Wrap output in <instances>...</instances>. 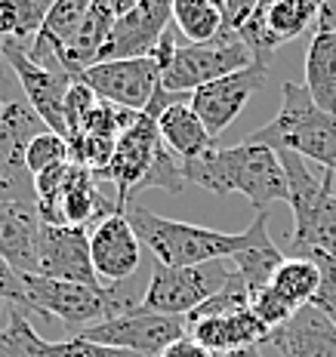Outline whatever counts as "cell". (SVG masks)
<instances>
[{
    "label": "cell",
    "mask_w": 336,
    "mask_h": 357,
    "mask_svg": "<svg viewBox=\"0 0 336 357\" xmlns=\"http://www.w3.org/2000/svg\"><path fill=\"white\" fill-rule=\"evenodd\" d=\"M247 65H253V56L238 34H226L213 43H189L176 47L170 65L161 71V86L176 96H191L204 84H213Z\"/></svg>",
    "instance_id": "6"
},
{
    "label": "cell",
    "mask_w": 336,
    "mask_h": 357,
    "mask_svg": "<svg viewBox=\"0 0 336 357\" xmlns=\"http://www.w3.org/2000/svg\"><path fill=\"white\" fill-rule=\"evenodd\" d=\"M185 182H189V178H185L182 158H176V154L161 142V148H158V154H154V160H152V167H148L145 178L136 185V191H133V195H139V191H145V188H163V191H170V195H179V191L185 188Z\"/></svg>",
    "instance_id": "28"
},
{
    "label": "cell",
    "mask_w": 336,
    "mask_h": 357,
    "mask_svg": "<svg viewBox=\"0 0 336 357\" xmlns=\"http://www.w3.org/2000/svg\"><path fill=\"white\" fill-rule=\"evenodd\" d=\"M321 287V268L315 259L309 256H290L284 259L281 268L275 271L272 284H268V289H275V293L281 296L287 305H293L296 311L309 308L312 299H315Z\"/></svg>",
    "instance_id": "23"
},
{
    "label": "cell",
    "mask_w": 336,
    "mask_h": 357,
    "mask_svg": "<svg viewBox=\"0 0 336 357\" xmlns=\"http://www.w3.org/2000/svg\"><path fill=\"white\" fill-rule=\"evenodd\" d=\"M50 357H139L124 348H111V345H99V342H89L84 336H71L65 342H50Z\"/></svg>",
    "instance_id": "33"
},
{
    "label": "cell",
    "mask_w": 336,
    "mask_h": 357,
    "mask_svg": "<svg viewBox=\"0 0 336 357\" xmlns=\"http://www.w3.org/2000/svg\"><path fill=\"white\" fill-rule=\"evenodd\" d=\"M173 25L189 43H213L231 34L226 13L213 0H173Z\"/></svg>",
    "instance_id": "22"
},
{
    "label": "cell",
    "mask_w": 336,
    "mask_h": 357,
    "mask_svg": "<svg viewBox=\"0 0 336 357\" xmlns=\"http://www.w3.org/2000/svg\"><path fill=\"white\" fill-rule=\"evenodd\" d=\"M47 130L41 114L28 102H3L0 105V204H34L37 188L34 173L28 169V145Z\"/></svg>",
    "instance_id": "5"
},
{
    "label": "cell",
    "mask_w": 336,
    "mask_h": 357,
    "mask_svg": "<svg viewBox=\"0 0 336 357\" xmlns=\"http://www.w3.org/2000/svg\"><path fill=\"white\" fill-rule=\"evenodd\" d=\"M50 342L37 336L31 326V311L10 305L6 324L0 326V357H50Z\"/></svg>",
    "instance_id": "24"
},
{
    "label": "cell",
    "mask_w": 336,
    "mask_h": 357,
    "mask_svg": "<svg viewBox=\"0 0 336 357\" xmlns=\"http://www.w3.org/2000/svg\"><path fill=\"white\" fill-rule=\"evenodd\" d=\"M250 308V289L244 284V278L238 271L228 274L226 287L219 289V293H213L207 302H200L195 311H191L189 317H185V324H195V321H207V317H222V314H235V311H244Z\"/></svg>",
    "instance_id": "27"
},
{
    "label": "cell",
    "mask_w": 336,
    "mask_h": 357,
    "mask_svg": "<svg viewBox=\"0 0 336 357\" xmlns=\"http://www.w3.org/2000/svg\"><path fill=\"white\" fill-rule=\"evenodd\" d=\"M158 148H161L158 121L148 117V114H136V121H133L121 136H117L115 151H111L108 163L93 173L99 182L102 178L115 182V188H117L115 204H117V210L121 213H126L133 191H136V185L145 178L148 167H152V160H154V154H158Z\"/></svg>",
    "instance_id": "10"
},
{
    "label": "cell",
    "mask_w": 336,
    "mask_h": 357,
    "mask_svg": "<svg viewBox=\"0 0 336 357\" xmlns=\"http://www.w3.org/2000/svg\"><path fill=\"white\" fill-rule=\"evenodd\" d=\"M47 6L41 0H0V34L10 40H31L41 34Z\"/></svg>",
    "instance_id": "26"
},
{
    "label": "cell",
    "mask_w": 336,
    "mask_h": 357,
    "mask_svg": "<svg viewBox=\"0 0 336 357\" xmlns=\"http://www.w3.org/2000/svg\"><path fill=\"white\" fill-rule=\"evenodd\" d=\"M259 6V0H222V13H226V28L231 34H238V28L244 25L253 10Z\"/></svg>",
    "instance_id": "35"
},
{
    "label": "cell",
    "mask_w": 336,
    "mask_h": 357,
    "mask_svg": "<svg viewBox=\"0 0 336 357\" xmlns=\"http://www.w3.org/2000/svg\"><path fill=\"white\" fill-rule=\"evenodd\" d=\"M213 3H219V6H222V0H213Z\"/></svg>",
    "instance_id": "42"
},
{
    "label": "cell",
    "mask_w": 336,
    "mask_h": 357,
    "mask_svg": "<svg viewBox=\"0 0 336 357\" xmlns=\"http://www.w3.org/2000/svg\"><path fill=\"white\" fill-rule=\"evenodd\" d=\"M309 259H315L318 268H321V287H318V293H315V299H312L309 308L321 311V314L336 326V262L327 256H321V252H312Z\"/></svg>",
    "instance_id": "32"
},
{
    "label": "cell",
    "mask_w": 336,
    "mask_h": 357,
    "mask_svg": "<svg viewBox=\"0 0 336 357\" xmlns=\"http://www.w3.org/2000/svg\"><path fill=\"white\" fill-rule=\"evenodd\" d=\"M126 219H130L142 247L152 250L154 262L167 268H189V265L216 262V259H231L241 250H247L268 237L265 210H256V219L241 234H226V231H216V228L191 225V222H176L145 210V206L126 210Z\"/></svg>",
    "instance_id": "1"
},
{
    "label": "cell",
    "mask_w": 336,
    "mask_h": 357,
    "mask_svg": "<svg viewBox=\"0 0 336 357\" xmlns=\"http://www.w3.org/2000/svg\"><path fill=\"white\" fill-rule=\"evenodd\" d=\"M0 299L10 302V305H22L25 308L28 302V293H25V271L13 268L0 256Z\"/></svg>",
    "instance_id": "34"
},
{
    "label": "cell",
    "mask_w": 336,
    "mask_h": 357,
    "mask_svg": "<svg viewBox=\"0 0 336 357\" xmlns=\"http://www.w3.org/2000/svg\"><path fill=\"white\" fill-rule=\"evenodd\" d=\"M185 178L204 191L226 197L244 195L256 210H265L275 200H287V176H284L278 151L244 139L241 145L210 148L195 160H185Z\"/></svg>",
    "instance_id": "2"
},
{
    "label": "cell",
    "mask_w": 336,
    "mask_h": 357,
    "mask_svg": "<svg viewBox=\"0 0 336 357\" xmlns=\"http://www.w3.org/2000/svg\"><path fill=\"white\" fill-rule=\"evenodd\" d=\"M228 274H231L228 259H216V262L189 265V268H167L154 262L139 308L152 311V314L189 317L200 302H207L213 293H219L226 287Z\"/></svg>",
    "instance_id": "4"
},
{
    "label": "cell",
    "mask_w": 336,
    "mask_h": 357,
    "mask_svg": "<svg viewBox=\"0 0 336 357\" xmlns=\"http://www.w3.org/2000/svg\"><path fill=\"white\" fill-rule=\"evenodd\" d=\"M281 96V111L250 132L247 142L268 145L272 151H293L336 173V111L318 108L309 89L293 80H284Z\"/></svg>",
    "instance_id": "3"
},
{
    "label": "cell",
    "mask_w": 336,
    "mask_h": 357,
    "mask_svg": "<svg viewBox=\"0 0 336 357\" xmlns=\"http://www.w3.org/2000/svg\"><path fill=\"white\" fill-rule=\"evenodd\" d=\"M219 357H265L259 351V345H250V348H238V351H228V354H219Z\"/></svg>",
    "instance_id": "40"
},
{
    "label": "cell",
    "mask_w": 336,
    "mask_h": 357,
    "mask_svg": "<svg viewBox=\"0 0 336 357\" xmlns=\"http://www.w3.org/2000/svg\"><path fill=\"white\" fill-rule=\"evenodd\" d=\"M108 3H111V13H115V16L121 19V16H126V13L136 10L142 0H108Z\"/></svg>",
    "instance_id": "38"
},
{
    "label": "cell",
    "mask_w": 336,
    "mask_h": 357,
    "mask_svg": "<svg viewBox=\"0 0 336 357\" xmlns=\"http://www.w3.org/2000/svg\"><path fill=\"white\" fill-rule=\"evenodd\" d=\"M189 336L200 342L210 354H228L238 348H250V345H263L272 336V330L253 314V308L235 311V314H222V317H207V321L189 324Z\"/></svg>",
    "instance_id": "17"
},
{
    "label": "cell",
    "mask_w": 336,
    "mask_h": 357,
    "mask_svg": "<svg viewBox=\"0 0 336 357\" xmlns=\"http://www.w3.org/2000/svg\"><path fill=\"white\" fill-rule=\"evenodd\" d=\"M161 357H216V354H210L200 342H195L191 336H182V339H176L170 348H163Z\"/></svg>",
    "instance_id": "36"
},
{
    "label": "cell",
    "mask_w": 336,
    "mask_h": 357,
    "mask_svg": "<svg viewBox=\"0 0 336 357\" xmlns=\"http://www.w3.org/2000/svg\"><path fill=\"white\" fill-rule=\"evenodd\" d=\"M3 305H10V302H3V299H0V314H3Z\"/></svg>",
    "instance_id": "41"
},
{
    "label": "cell",
    "mask_w": 336,
    "mask_h": 357,
    "mask_svg": "<svg viewBox=\"0 0 336 357\" xmlns=\"http://www.w3.org/2000/svg\"><path fill=\"white\" fill-rule=\"evenodd\" d=\"M71 77L87 84L96 93V99L142 114L161 86V65L152 56L115 59V62L87 65V68H80Z\"/></svg>",
    "instance_id": "7"
},
{
    "label": "cell",
    "mask_w": 336,
    "mask_h": 357,
    "mask_svg": "<svg viewBox=\"0 0 336 357\" xmlns=\"http://www.w3.org/2000/svg\"><path fill=\"white\" fill-rule=\"evenodd\" d=\"M0 53H3L6 65L13 68L22 89H25V102L41 114L47 130L68 139V126H65V117H62V102H65V93H68L74 77L68 71H53L50 65L34 62V59L28 56L25 43L10 40V37H3Z\"/></svg>",
    "instance_id": "9"
},
{
    "label": "cell",
    "mask_w": 336,
    "mask_h": 357,
    "mask_svg": "<svg viewBox=\"0 0 336 357\" xmlns=\"http://www.w3.org/2000/svg\"><path fill=\"white\" fill-rule=\"evenodd\" d=\"M47 219L34 204H0V256L25 274L37 271V247Z\"/></svg>",
    "instance_id": "15"
},
{
    "label": "cell",
    "mask_w": 336,
    "mask_h": 357,
    "mask_svg": "<svg viewBox=\"0 0 336 357\" xmlns=\"http://www.w3.org/2000/svg\"><path fill=\"white\" fill-rule=\"evenodd\" d=\"M293 3L300 6L305 16H312V19L318 22V16H321V6H324V0H293Z\"/></svg>",
    "instance_id": "39"
},
{
    "label": "cell",
    "mask_w": 336,
    "mask_h": 357,
    "mask_svg": "<svg viewBox=\"0 0 336 357\" xmlns=\"http://www.w3.org/2000/svg\"><path fill=\"white\" fill-rule=\"evenodd\" d=\"M158 132H161V142L176 158H182V163L195 160L210 151V148H216V139L207 132V126L200 123V117L191 111L189 102H173L170 108H163L158 117Z\"/></svg>",
    "instance_id": "20"
},
{
    "label": "cell",
    "mask_w": 336,
    "mask_h": 357,
    "mask_svg": "<svg viewBox=\"0 0 336 357\" xmlns=\"http://www.w3.org/2000/svg\"><path fill=\"white\" fill-rule=\"evenodd\" d=\"M305 89L318 108L336 111V31L315 28L305 50Z\"/></svg>",
    "instance_id": "21"
},
{
    "label": "cell",
    "mask_w": 336,
    "mask_h": 357,
    "mask_svg": "<svg viewBox=\"0 0 336 357\" xmlns=\"http://www.w3.org/2000/svg\"><path fill=\"white\" fill-rule=\"evenodd\" d=\"M78 336L89 342L111 348H124L139 357H161L163 348H170L176 339L189 336L185 333V317H170V314H152V311H126L121 317H108L87 330H80Z\"/></svg>",
    "instance_id": "8"
},
{
    "label": "cell",
    "mask_w": 336,
    "mask_h": 357,
    "mask_svg": "<svg viewBox=\"0 0 336 357\" xmlns=\"http://www.w3.org/2000/svg\"><path fill=\"white\" fill-rule=\"evenodd\" d=\"M170 22H173V0H142L133 13H126L115 22V31H111L108 43L102 47L96 62L152 56V50L167 34Z\"/></svg>",
    "instance_id": "13"
},
{
    "label": "cell",
    "mask_w": 336,
    "mask_h": 357,
    "mask_svg": "<svg viewBox=\"0 0 336 357\" xmlns=\"http://www.w3.org/2000/svg\"><path fill=\"white\" fill-rule=\"evenodd\" d=\"M96 93L89 89L87 84H80V80H71L68 93H65V102H62V117H65V126H68V139L74 132L84 126L87 114L96 108Z\"/></svg>",
    "instance_id": "31"
},
{
    "label": "cell",
    "mask_w": 336,
    "mask_h": 357,
    "mask_svg": "<svg viewBox=\"0 0 336 357\" xmlns=\"http://www.w3.org/2000/svg\"><path fill=\"white\" fill-rule=\"evenodd\" d=\"M268 345L281 357H336V326L321 311L302 308L290 324L272 330Z\"/></svg>",
    "instance_id": "18"
},
{
    "label": "cell",
    "mask_w": 336,
    "mask_h": 357,
    "mask_svg": "<svg viewBox=\"0 0 336 357\" xmlns=\"http://www.w3.org/2000/svg\"><path fill=\"white\" fill-rule=\"evenodd\" d=\"M28 169H31L34 176L47 173L50 167H59V163H68L71 160V145L65 136H59L53 130H43L41 136H34V142L28 145Z\"/></svg>",
    "instance_id": "29"
},
{
    "label": "cell",
    "mask_w": 336,
    "mask_h": 357,
    "mask_svg": "<svg viewBox=\"0 0 336 357\" xmlns=\"http://www.w3.org/2000/svg\"><path fill=\"white\" fill-rule=\"evenodd\" d=\"M290 250L293 256H321L336 262V173L324 169V182H321V195L309 215L293 222V234H290Z\"/></svg>",
    "instance_id": "16"
},
{
    "label": "cell",
    "mask_w": 336,
    "mask_h": 357,
    "mask_svg": "<svg viewBox=\"0 0 336 357\" xmlns=\"http://www.w3.org/2000/svg\"><path fill=\"white\" fill-rule=\"evenodd\" d=\"M265 77H268V65L253 62L247 68L226 74V77L195 89V93L189 96V105L200 117V123L207 126V132L216 139L226 126L235 123V117L241 114L244 108H247V102L253 99V93L265 84Z\"/></svg>",
    "instance_id": "11"
},
{
    "label": "cell",
    "mask_w": 336,
    "mask_h": 357,
    "mask_svg": "<svg viewBox=\"0 0 336 357\" xmlns=\"http://www.w3.org/2000/svg\"><path fill=\"white\" fill-rule=\"evenodd\" d=\"M89 259H93L96 278L102 287L124 284L139 268V247L142 241L133 231L126 213H111L99 225L89 228Z\"/></svg>",
    "instance_id": "14"
},
{
    "label": "cell",
    "mask_w": 336,
    "mask_h": 357,
    "mask_svg": "<svg viewBox=\"0 0 336 357\" xmlns=\"http://www.w3.org/2000/svg\"><path fill=\"white\" fill-rule=\"evenodd\" d=\"M34 274L102 289V280L96 278L93 259H89V234H87V228L50 225V222H47V225H43V231H41V247H37V271Z\"/></svg>",
    "instance_id": "12"
},
{
    "label": "cell",
    "mask_w": 336,
    "mask_h": 357,
    "mask_svg": "<svg viewBox=\"0 0 336 357\" xmlns=\"http://www.w3.org/2000/svg\"><path fill=\"white\" fill-rule=\"evenodd\" d=\"M318 28H324V31H336V0H324L321 16H318Z\"/></svg>",
    "instance_id": "37"
},
{
    "label": "cell",
    "mask_w": 336,
    "mask_h": 357,
    "mask_svg": "<svg viewBox=\"0 0 336 357\" xmlns=\"http://www.w3.org/2000/svg\"><path fill=\"white\" fill-rule=\"evenodd\" d=\"M115 22H117V16L111 13L108 0H93L68 47L50 50V53L56 56V62L62 65V71L78 74L80 68H87V65H93L96 59H99L102 47H105L111 31H115Z\"/></svg>",
    "instance_id": "19"
},
{
    "label": "cell",
    "mask_w": 336,
    "mask_h": 357,
    "mask_svg": "<svg viewBox=\"0 0 336 357\" xmlns=\"http://www.w3.org/2000/svg\"><path fill=\"white\" fill-rule=\"evenodd\" d=\"M228 262H235V271L244 278V284H247L250 296H253V293H259V289H265L268 284H272V278L281 268L284 256H281V250L272 243V237H265V241L253 243V247L238 252V256H231Z\"/></svg>",
    "instance_id": "25"
},
{
    "label": "cell",
    "mask_w": 336,
    "mask_h": 357,
    "mask_svg": "<svg viewBox=\"0 0 336 357\" xmlns=\"http://www.w3.org/2000/svg\"><path fill=\"white\" fill-rule=\"evenodd\" d=\"M250 308H253V314H256L259 321L268 326V330H278V326L290 324L296 317L293 305H287L278 293H275V289H268V287L250 296Z\"/></svg>",
    "instance_id": "30"
}]
</instances>
